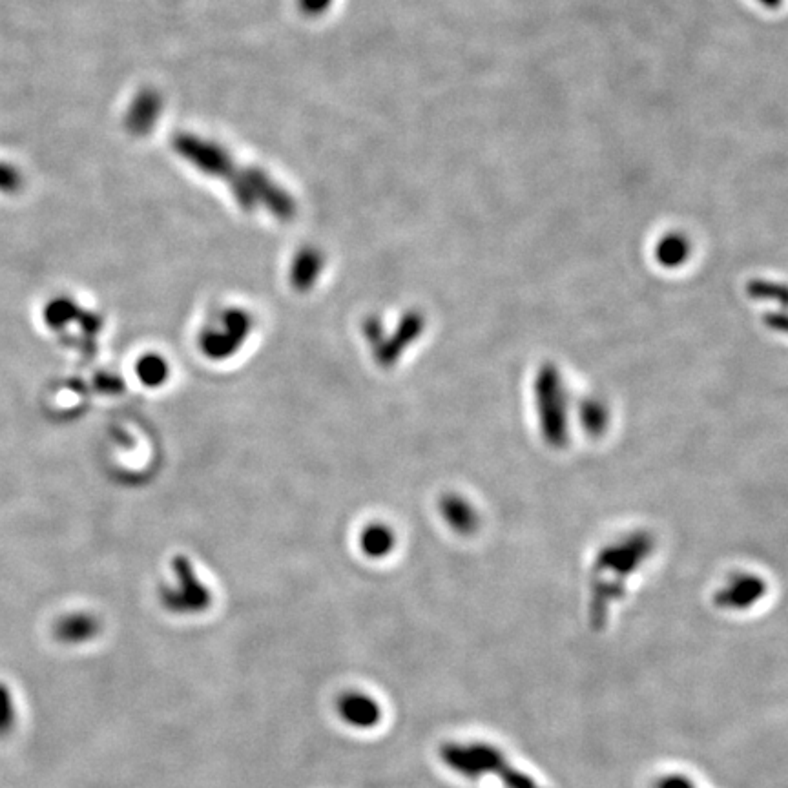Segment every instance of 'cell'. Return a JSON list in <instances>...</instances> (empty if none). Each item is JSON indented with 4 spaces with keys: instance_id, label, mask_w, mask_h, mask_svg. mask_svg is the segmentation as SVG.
<instances>
[{
    "instance_id": "obj_1",
    "label": "cell",
    "mask_w": 788,
    "mask_h": 788,
    "mask_svg": "<svg viewBox=\"0 0 788 788\" xmlns=\"http://www.w3.org/2000/svg\"><path fill=\"white\" fill-rule=\"evenodd\" d=\"M172 148L179 156L196 166L208 176L223 179L236 196L239 205L247 210L261 205L269 208L274 216L289 219L296 214V203L285 188L272 177L254 166H239L223 146L216 145L199 135L179 132L172 137Z\"/></svg>"
},
{
    "instance_id": "obj_2",
    "label": "cell",
    "mask_w": 788,
    "mask_h": 788,
    "mask_svg": "<svg viewBox=\"0 0 788 788\" xmlns=\"http://www.w3.org/2000/svg\"><path fill=\"white\" fill-rule=\"evenodd\" d=\"M442 763L453 772L467 779H478L491 774L500 779L506 788H542L535 779L520 772L519 768L509 765L498 748L486 743H447L440 748Z\"/></svg>"
},
{
    "instance_id": "obj_3",
    "label": "cell",
    "mask_w": 788,
    "mask_h": 788,
    "mask_svg": "<svg viewBox=\"0 0 788 788\" xmlns=\"http://www.w3.org/2000/svg\"><path fill=\"white\" fill-rule=\"evenodd\" d=\"M172 566H174L176 584L165 586L159 593L161 604L166 612L179 617L207 612L212 606V593L197 579L192 562L185 557H177Z\"/></svg>"
},
{
    "instance_id": "obj_4",
    "label": "cell",
    "mask_w": 788,
    "mask_h": 788,
    "mask_svg": "<svg viewBox=\"0 0 788 788\" xmlns=\"http://www.w3.org/2000/svg\"><path fill=\"white\" fill-rule=\"evenodd\" d=\"M338 716L347 726L356 730H373L382 723V706L374 699L373 695L363 692H345L340 695L338 703Z\"/></svg>"
},
{
    "instance_id": "obj_5",
    "label": "cell",
    "mask_w": 788,
    "mask_h": 788,
    "mask_svg": "<svg viewBox=\"0 0 788 788\" xmlns=\"http://www.w3.org/2000/svg\"><path fill=\"white\" fill-rule=\"evenodd\" d=\"M103 632L101 619L90 612H73L53 623L52 635L64 646H83L92 643Z\"/></svg>"
},
{
    "instance_id": "obj_6",
    "label": "cell",
    "mask_w": 788,
    "mask_h": 788,
    "mask_svg": "<svg viewBox=\"0 0 788 788\" xmlns=\"http://www.w3.org/2000/svg\"><path fill=\"white\" fill-rule=\"evenodd\" d=\"M163 110V97L154 88H145L135 95L126 112V128L134 135H146L156 125Z\"/></svg>"
},
{
    "instance_id": "obj_7",
    "label": "cell",
    "mask_w": 788,
    "mask_h": 788,
    "mask_svg": "<svg viewBox=\"0 0 788 788\" xmlns=\"http://www.w3.org/2000/svg\"><path fill=\"white\" fill-rule=\"evenodd\" d=\"M765 593V582L757 577H739L730 582L725 590L716 595L717 608L723 610H747L754 606Z\"/></svg>"
},
{
    "instance_id": "obj_8",
    "label": "cell",
    "mask_w": 788,
    "mask_h": 788,
    "mask_svg": "<svg viewBox=\"0 0 788 788\" xmlns=\"http://www.w3.org/2000/svg\"><path fill=\"white\" fill-rule=\"evenodd\" d=\"M19 721V710L10 685L0 681V739L11 736Z\"/></svg>"
},
{
    "instance_id": "obj_9",
    "label": "cell",
    "mask_w": 788,
    "mask_h": 788,
    "mask_svg": "<svg viewBox=\"0 0 788 788\" xmlns=\"http://www.w3.org/2000/svg\"><path fill=\"white\" fill-rule=\"evenodd\" d=\"M362 551L371 559L385 557L389 551L393 550L394 542L391 533L385 528H371L363 531Z\"/></svg>"
},
{
    "instance_id": "obj_10",
    "label": "cell",
    "mask_w": 788,
    "mask_h": 788,
    "mask_svg": "<svg viewBox=\"0 0 788 788\" xmlns=\"http://www.w3.org/2000/svg\"><path fill=\"white\" fill-rule=\"evenodd\" d=\"M22 187L21 172L6 163H0V192L2 194H15Z\"/></svg>"
},
{
    "instance_id": "obj_11",
    "label": "cell",
    "mask_w": 788,
    "mask_h": 788,
    "mask_svg": "<svg viewBox=\"0 0 788 788\" xmlns=\"http://www.w3.org/2000/svg\"><path fill=\"white\" fill-rule=\"evenodd\" d=\"M332 0H300V8L307 15H320L331 6Z\"/></svg>"
},
{
    "instance_id": "obj_12",
    "label": "cell",
    "mask_w": 788,
    "mask_h": 788,
    "mask_svg": "<svg viewBox=\"0 0 788 788\" xmlns=\"http://www.w3.org/2000/svg\"><path fill=\"white\" fill-rule=\"evenodd\" d=\"M163 374H165L163 363L159 365V363L152 362V360L145 362V374H143L145 382H159V378L163 380Z\"/></svg>"
}]
</instances>
